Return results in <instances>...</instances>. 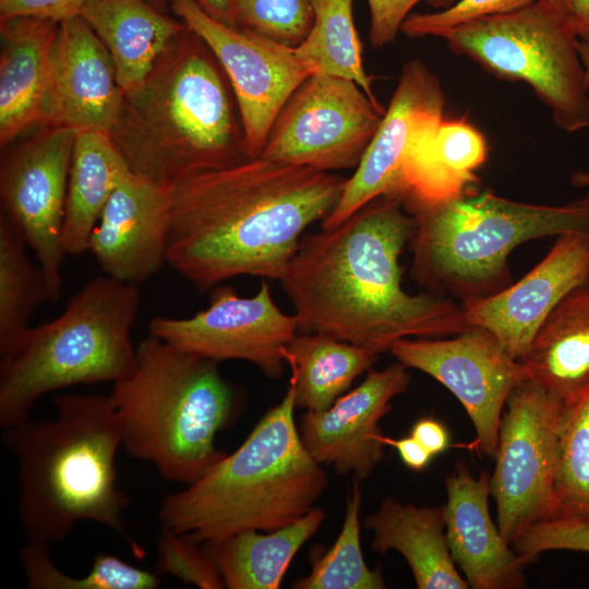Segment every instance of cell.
Here are the masks:
<instances>
[{
  "label": "cell",
  "mask_w": 589,
  "mask_h": 589,
  "mask_svg": "<svg viewBox=\"0 0 589 589\" xmlns=\"http://www.w3.org/2000/svg\"><path fill=\"white\" fill-rule=\"evenodd\" d=\"M412 230L402 201L381 196L336 227L303 236L279 279L299 330L383 352L402 338L467 329L460 303L404 289L399 262Z\"/></svg>",
  "instance_id": "6da1fadb"
},
{
  "label": "cell",
  "mask_w": 589,
  "mask_h": 589,
  "mask_svg": "<svg viewBox=\"0 0 589 589\" xmlns=\"http://www.w3.org/2000/svg\"><path fill=\"white\" fill-rule=\"evenodd\" d=\"M346 182L262 156L193 175L169 189L166 264L201 291L239 276L279 280L306 228L332 212Z\"/></svg>",
  "instance_id": "7a4b0ae2"
},
{
  "label": "cell",
  "mask_w": 589,
  "mask_h": 589,
  "mask_svg": "<svg viewBox=\"0 0 589 589\" xmlns=\"http://www.w3.org/2000/svg\"><path fill=\"white\" fill-rule=\"evenodd\" d=\"M228 83L211 49L187 27L148 76L124 93L109 131L130 171L170 189L250 158Z\"/></svg>",
  "instance_id": "3957f363"
},
{
  "label": "cell",
  "mask_w": 589,
  "mask_h": 589,
  "mask_svg": "<svg viewBox=\"0 0 589 589\" xmlns=\"http://www.w3.org/2000/svg\"><path fill=\"white\" fill-rule=\"evenodd\" d=\"M49 421L29 418L3 429L19 466V517L28 541H63L81 520L120 534L136 557L144 550L125 529L129 497L117 485L122 421L110 396L61 394Z\"/></svg>",
  "instance_id": "277c9868"
},
{
  "label": "cell",
  "mask_w": 589,
  "mask_h": 589,
  "mask_svg": "<svg viewBox=\"0 0 589 589\" xmlns=\"http://www.w3.org/2000/svg\"><path fill=\"white\" fill-rule=\"evenodd\" d=\"M294 408L290 381L281 401L235 452L163 500L161 527L206 544L245 530H275L310 512L327 477L301 440Z\"/></svg>",
  "instance_id": "5b68a950"
},
{
  "label": "cell",
  "mask_w": 589,
  "mask_h": 589,
  "mask_svg": "<svg viewBox=\"0 0 589 589\" xmlns=\"http://www.w3.org/2000/svg\"><path fill=\"white\" fill-rule=\"evenodd\" d=\"M133 373L109 395L122 421V447L170 482L191 484L225 453L215 438L232 419L237 395L218 362L152 334L136 345Z\"/></svg>",
  "instance_id": "8992f818"
},
{
  "label": "cell",
  "mask_w": 589,
  "mask_h": 589,
  "mask_svg": "<svg viewBox=\"0 0 589 589\" xmlns=\"http://www.w3.org/2000/svg\"><path fill=\"white\" fill-rule=\"evenodd\" d=\"M413 217L411 277L460 303L512 284L508 256L534 239L589 236V194L563 205H540L472 189L437 203H404Z\"/></svg>",
  "instance_id": "52a82bcc"
},
{
  "label": "cell",
  "mask_w": 589,
  "mask_h": 589,
  "mask_svg": "<svg viewBox=\"0 0 589 589\" xmlns=\"http://www.w3.org/2000/svg\"><path fill=\"white\" fill-rule=\"evenodd\" d=\"M139 308L137 286L97 276L72 296L58 317L29 327L1 358V429L28 419L48 393L130 376L137 362L130 333Z\"/></svg>",
  "instance_id": "ba28073f"
},
{
  "label": "cell",
  "mask_w": 589,
  "mask_h": 589,
  "mask_svg": "<svg viewBox=\"0 0 589 589\" xmlns=\"http://www.w3.org/2000/svg\"><path fill=\"white\" fill-rule=\"evenodd\" d=\"M448 48L489 73L527 83L566 132L589 127V87L579 37L541 0L446 32Z\"/></svg>",
  "instance_id": "9c48e42d"
},
{
  "label": "cell",
  "mask_w": 589,
  "mask_h": 589,
  "mask_svg": "<svg viewBox=\"0 0 589 589\" xmlns=\"http://www.w3.org/2000/svg\"><path fill=\"white\" fill-rule=\"evenodd\" d=\"M562 411L563 404L531 380L506 401L490 485L498 529L510 545L529 527L555 517Z\"/></svg>",
  "instance_id": "30bf717a"
},
{
  "label": "cell",
  "mask_w": 589,
  "mask_h": 589,
  "mask_svg": "<svg viewBox=\"0 0 589 589\" xmlns=\"http://www.w3.org/2000/svg\"><path fill=\"white\" fill-rule=\"evenodd\" d=\"M384 113L356 82L314 73L280 110L260 156L325 172L357 167Z\"/></svg>",
  "instance_id": "8fae6325"
},
{
  "label": "cell",
  "mask_w": 589,
  "mask_h": 589,
  "mask_svg": "<svg viewBox=\"0 0 589 589\" xmlns=\"http://www.w3.org/2000/svg\"><path fill=\"white\" fill-rule=\"evenodd\" d=\"M170 8L219 62L237 103L248 154L260 156L280 110L313 70L293 48L223 24L195 0H170Z\"/></svg>",
  "instance_id": "7c38bea8"
},
{
  "label": "cell",
  "mask_w": 589,
  "mask_h": 589,
  "mask_svg": "<svg viewBox=\"0 0 589 589\" xmlns=\"http://www.w3.org/2000/svg\"><path fill=\"white\" fill-rule=\"evenodd\" d=\"M398 362L445 386L464 406L476 448L495 457L500 424L512 392L529 380L525 365L490 332L468 327L453 338H402L388 349Z\"/></svg>",
  "instance_id": "4fadbf2b"
},
{
  "label": "cell",
  "mask_w": 589,
  "mask_h": 589,
  "mask_svg": "<svg viewBox=\"0 0 589 589\" xmlns=\"http://www.w3.org/2000/svg\"><path fill=\"white\" fill-rule=\"evenodd\" d=\"M76 131L55 125L43 129L9 149L1 159L2 213L19 228L34 252L50 293L59 299L63 220L69 171Z\"/></svg>",
  "instance_id": "5bb4252c"
},
{
  "label": "cell",
  "mask_w": 589,
  "mask_h": 589,
  "mask_svg": "<svg viewBox=\"0 0 589 589\" xmlns=\"http://www.w3.org/2000/svg\"><path fill=\"white\" fill-rule=\"evenodd\" d=\"M299 330L296 315L284 313L263 280L253 297L216 287L205 310L190 317L155 316L149 334L217 362L243 360L269 377L284 369L285 348Z\"/></svg>",
  "instance_id": "9a60e30c"
},
{
  "label": "cell",
  "mask_w": 589,
  "mask_h": 589,
  "mask_svg": "<svg viewBox=\"0 0 589 589\" xmlns=\"http://www.w3.org/2000/svg\"><path fill=\"white\" fill-rule=\"evenodd\" d=\"M438 79L418 59L408 61L382 121L323 229L336 227L381 196L399 199L404 163L417 139L444 119Z\"/></svg>",
  "instance_id": "2e32d148"
},
{
  "label": "cell",
  "mask_w": 589,
  "mask_h": 589,
  "mask_svg": "<svg viewBox=\"0 0 589 589\" xmlns=\"http://www.w3.org/2000/svg\"><path fill=\"white\" fill-rule=\"evenodd\" d=\"M123 96L115 62L89 25L81 16L60 23L38 124L109 133Z\"/></svg>",
  "instance_id": "e0dca14e"
},
{
  "label": "cell",
  "mask_w": 589,
  "mask_h": 589,
  "mask_svg": "<svg viewBox=\"0 0 589 589\" xmlns=\"http://www.w3.org/2000/svg\"><path fill=\"white\" fill-rule=\"evenodd\" d=\"M589 276V236H558L548 254L522 278L488 297L460 303L467 327L493 334L521 360L545 317Z\"/></svg>",
  "instance_id": "ac0fdd59"
},
{
  "label": "cell",
  "mask_w": 589,
  "mask_h": 589,
  "mask_svg": "<svg viewBox=\"0 0 589 589\" xmlns=\"http://www.w3.org/2000/svg\"><path fill=\"white\" fill-rule=\"evenodd\" d=\"M409 384L408 368L400 362L369 370L360 385L328 408L304 413L299 431L305 448L337 473L365 479L385 455L378 422Z\"/></svg>",
  "instance_id": "d6986e66"
},
{
  "label": "cell",
  "mask_w": 589,
  "mask_h": 589,
  "mask_svg": "<svg viewBox=\"0 0 589 589\" xmlns=\"http://www.w3.org/2000/svg\"><path fill=\"white\" fill-rule=\"evenodd\" d=\"M170 223L169 189L130 172L103 209L88 251L107 276L137 286L166 263Z\"/></svg>",
  "instance_id": "ffe728a7"
},
{
  "label": "cell",
  "mask_w": 589,
  "mask_h": 589,
  "mask_svg": "<svg viewBox=\"0 0 589 589\" xmlns=\"http://www.w3.org/2000/svg\"><path fill=\"white\" fill-rule=\"evenodd\" d=\"M490 479L486 471L473 476L462 461L446 478L444 517L450 555L470 588H524L526 564L490 515Z\"/></svg>",
  "instance_id": "44dd1931"
},
{
  "label": "cell",
  "mask_w": 589,
  "mask_h": 589,
  "mask_svg": "<svg viewBox=\"0 0 589 589\" xmlns=\"http://www.w3.org/2000/svg\"><path fill=\"white\" fill-rule=\"evenodd\" d=\"M488 145L465 119L445 120L426 129L412 145L401 172L399 199L431 204L452 200L478 183Z\"/></svg>",
  "instance_id": "7402d4cb"
},
{
  "label": "cell",
  "mask_w": 589,
  "mask_h": 589,
  "mask_svg": "<svg viewBox=\"0 0 589 589\" xmlns=\"http://www.w3.org/2000/svg\"><path fill=\"white\" fill-rule=\"evenodd\" d=\"M81 17L109 51L124 93L148 76L187 29L146 0H88Z\"/></svg>",
  "instance_id": "603a6c76"
},
{
  "label": "cell",
  "mask_w": 589,
  "mask_h": 589,
  "mask_svg": "<svg viewBox=\"0 0 589 589\" xmlns=\"http://www.w3.org/2000/svg\"><path fill=\"white\" fill-rule=\"evenodd\" d=\"M59 24L17 17L0 22V143L38 124Z\"/></svg>",
  "instance_id": "cb8c5ba5"
},
{
  "label": "cell",
  "mask_w": 589,
  "mask_h": 589,
  "mask_svg": "<svg viewBox=\"0 0 589 589\" xmlns=\"http://www.w3.org/2000/svg\"><path fill=\"white\" fill-rule=\"evenodd\" d=\"M364 526L373 532L371 549L397 551L408 563L419 589H468L452 558L445 533L444 505L417 506L383 498Z\"/></svg>",
  "instance_id": "d4e9b609"
},
{
  "label": "cell",
  "mask_w": 589,
  "mask_h": 589,
  "mask_svg": "<svg viewBox=\"0 0 589 589\" xmlns=\"http://www.w3.org/2000/svg\"><path fill=\"white\" fill-rule=\"evenodd\" d=\"M520 362L563 405L589 381V276L545 317Z\"/></svg>",
  "instance_id": "484cf974"
},
{
  "label": "cell",
  "mask_w": 589,
  "mask_h": 589,
  "mask_svg": "<svg viewBox=\"0 0 589 589\" xmlns=\"http://www.w3.org/2000/svg\"><path fill=\"white\" fill-rule=\"evenodd\" d=\"M130 169L109 133L76 132L72 152L65 211V254L88 251L89 238L103 209Z\"/></svg>",
  "instance_id": "4316f807"
},
{
  "label": "cell",
  "mask_w": 589,
  "mask_h": 589,
  "mask_svg": "<svg viewBox=\"0 0 589 589\" xmlns=\"http://www.w3.org/2000/svg\"><path fill=\"white\" fill-rule=\"evenodd\" d=\"M325 512L313 507L303 517L262 533L245 530L204 548L228 589H277L299 549L320 528Z\"/></svg>",
  "instance_id": "83f0119b"
},
{
  "label": "cell",
  "mask_w": 589,
  "mask_h": 589,
  "mask_svg": "<svg viewBox=\"0 0 589 589\" xmlns=\"http://www.w3.org/2000/svg\"><path fill=\"white\" fill-rule=\"evenodd\" d=\"M382 351L320 333L296 335L285 348L290 366L296 408H328L351 383L370 370Z\"/></svg>",
  "instance_id": "f1b7e54d"
},
{
  "label": "cell",
  "mask_w": 589,
  "mask_h": 589,
  "mask_svg": "<svg viewBox=\"0 0 589 589\" xmlns=\"http://www.w3.org/2000/svg\"><path fill=\"white\" fill-rule=\"evenodd\" d=\"M27 242L10 218L0 215V358L8 356L29 329L28 320L50 301L46 277L27 255Z\"/></svg>",
  "instance_id": "f546056e"
},
{
  "label": "cell",
  "mask_w": 589,
  "mask_h": 589,
  "mask_svg": "<svg viewBox=\"0 0 589 589\" xmlns=\"http://www.w3.org/2000/svg\"><path fill=\"white\" fill-rule=\"evenodd\" d=\"M314 20L296 55L314 73L345 77L356 82L378 103L372 80L364 70L362 46L354 26L353 0H311Z\"/></svg>",
  "instance_id": "4dcf8cb0"
},
{
  "label": "cell",
  "mask_w": 589,
  "mask_h": 589,
  "mask_svg": "<svg viewBox=\"0 0 589 589\" xmlns=\"http://www.w3.org/2000/svg\"><path fill=\"white\" fill-rule=\"evenodd\" d=\"M556 514L589 522V381L563 405Z\"/></svg>",
  "instance_id": "1f68e13d"
},
{
  "label": "cell",
  "mask_w": 589,
  "mask_h": 589,
  "mask_svg": "<svg viewBox=\"0 0 589 589\" xmlns=\"http://www.w3.org/2000/svg\"><path fill=\"white\" fill-rule=\"evenodd\" d=\"M361 491L358 479L347 497L341 530L334 544L312 558L309 575L297 580L296 589H383L381 569H372L364 561L360 545Z\"/></svg>",
  "instance_id": "d6a6232c"
},
{
  "label": "cell",
  "mask_w": 589,
  "mask_h": 589,
  "mask_svg": "<svg viewBox=\"0 0 589 589\" xmlns=\"http://www.w3.org/2000/svg\"><path fill=\"white\" fill-rule=\"evenodd\" d=\"M21 563L29 589H156L158 577L111 554H97L89 572L73 577L52 562L50 545L31 542L21 550Z\"/></svg>",
  "instance_id": "836d02e7"
},
{
  "label": "cell",
  "mask_w": 589,
  "mask_h": 589,
  "mask_svg": "<svg viewBox=\"0 0 589 589\" xmlns=\"http://www.w3.org/2000/svg\"><path fill=\"white\" fill-rule=\"evenodd\" d=\"M238 27L289 48L308 37L314 20L311 0H235Z\"/></svg>",
  "instance_id": "e575fe53"
},
{
  "label": "cell",
  "mask_w": 589,
  "mask_h": 589,
  "mask_svg": "<svg viewBox=\"0 0 589 589\" xmlns=\"http://www.w3.org/2000/svg\"><path fill=\"white\" fill-rule=\"evenodd\" d=\"M200 544L185 533L161 527L156 539L157 570L201 589L225 588L213 558Z\"/></svg>",
  "instance_id": "d590c367"
},
{
  "label": "cell",
  "mask_w": 589,
  "mask_h": 589,
  "mask_svg": "<svg viewBox=\"0 0 589 589\" xmlns=\"http://www.w3.org/2000/svg\"><path fill=\"white\" fill-rule=\"evenodd\" d=\"M536 0H459L448 8L430 13H410L401 25L406 36L442 37L446 32L474 20L525 8Z\"/></svg>",
  "instance_id": "8d00e7d4"
},
{
  "label": "cell",
  "mask_w": 589,
  "mask_h": 589,
  "mask_svg": "<svg viewBox=\"0 0 589 589\" xmlns=\"http://www.w3.org/2000/svg\"><path fill=\"white\" fill-rule=\"evenodd\" d=\"M526 565L552 550L589 552V522L570 518H550L529 527L513 543Z\"/></svg>",
  "instance_id": "74e56055"
},
{
  "label": "cell",
  "mask_w": 589,
  "mask_h": 589,
  "mask_svg": "<svg viewBox=\"0 0 589 589\" xmlns=\"http://www.w3.org/2000/svg\"><path fill=\"white\" fill-rule=\"evenodd\" d=\"M370 11V44L381 49L392 44L411 10L421 1L431 5L448 8L455 0H366Z\"/></svg>",
  "instance_id": "f35d334b"
},
{
  "label": "cell",
  "mask_w": 589,
  "mask_h": 589,
  "mask_svg": "<svg viewBox=\"0 0 589 589\" xmlns=\"http://www.w3.org/2000/svg\"><path fill=\"white\" fill-rule=\"evenodd\" d=\"M88 0H0V22L33 17L57 24L81 16Z\"/></svg>",
  "instance_id": "ab89813d"
},
{
  "label": "cell",
  "mask_w": 589,
  "mask_h": 589,
  "mask_svg": "<svg viewBox=\"0 0 589 589\" xmlns=\"http://www.w3.org/2000/svg\"><path fill=\"white\" fill-rule=\"evenodd\" d=\"M410 435L433 457L444 453L450 446V436L446 426L432 417L418 419L410 430Z\"/></svg>",
  "instance_id": "60d3db41"
},
{
  "label": "cell",
  "mask_w": 589,
  "mask_h": 589,
  "mask_svg": "<svg viewBox=\"0 0 589 589\" xmlns=\"http://www.w3.org/2000/svg\"><path fill=\"white\" fill-rule=\"evenodd\" d=\"M573 29L579 39L589 38V0H541Z\"/></svg>",
  "instance_id": "b9f144b4"
},
{
  "label": "cell",
  "mask_w": 589,
  "mask_h": 589,
  "mask_svg": "<svg viewBox=\"0 0 589 589\" xmlns=\"http://www.w3.org/2000/svg\"><path fill=\"white\" fill-rule=\"evenodd\" d=\"M382 442L384 445L393 446L398 452L401 461L413 471L425 469L433 458L411 435L398 440L383 435Z\"/></svg>",
  "instance_id": "7bdbcfd3"
},
{
  "label": "cell",
  "mask_w": 589,
  "mask_h": 589,
  "mask_svg": "<svg viewBox=\"0 0 589 589\" xmlns=\"http://www.w3.org/2000/svg\"><path fill=\"white\" fill-rule=\"evenodd\" d=\"M213 19L228 26L238 27L235 0H195Z\"/></svg>",
  "instance_id": "ee69618b"
},
{
  "label": "cell",
  "mask_w": 589,
  "mask_h": 589,
  "mask_svg": "<svg viewBox=\"0 0 589 589\" xmlns=\"http://www.w3.org/2000/svg\"><path fill=\"white\" fill-rule=\"evenodd\" d=\"M579 53L585 70V82L589 87V44L581 39L579 43ZM570 182L576 188L589 189V170L575 171L570 177Z\"/></svg>",
  "instance_id": "f6af8a7d"
},
{
  "label": "cell",
  "mask_w": 589,
  "mask_h": 589,
  "mask_svg": "<svg viewBox=\"0 0 589 589\" xmlns=\"http://www.w3.org/2000/svg\"><path fill=\"white\" fill-rule=\"evenodd\" d=\"M146 1H148L151 4H153L159 10H161V8H164L167 2L170 3V0H146Z\"/></svg>",
  "instance_id": "bcb514c9"
},
{
  "label": "cell",
  "mask_w": 589,
  "mask_h": 589,
  "mask_svg": "<svg viewBox=\"0 0 589 589\" xmlns=\"http://www.w3.org/2000/svg\"><path fill=\"white\" fill-rule=\"evenodd\" d=\"M586 43H588V44H589V38H588V39L586 40Z\"/></svg>",
  "instance_id": "7dc6e473"
}]
</instances>
